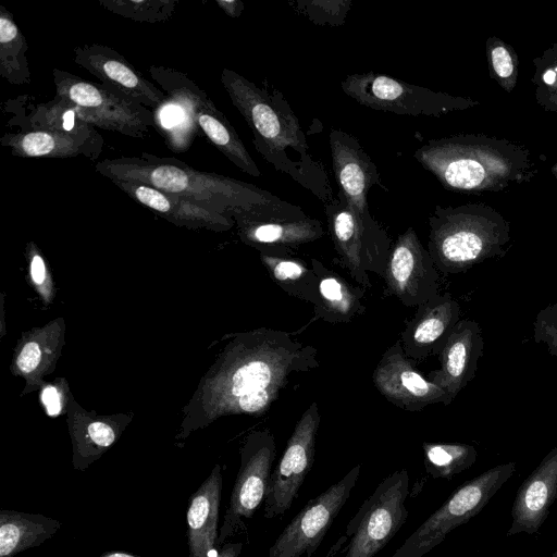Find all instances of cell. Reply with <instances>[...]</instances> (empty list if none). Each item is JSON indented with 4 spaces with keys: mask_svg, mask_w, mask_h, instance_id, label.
<instances>
[{
    "mask_svg": "<svg viewBox=\"0 0 557 557\" xmlns=\"http://www.w3.org/2000/svg\"><path fill=\"white\" fill-rule=\"evenodd\" d=\"M318 354L314 346L282 330L260 327L240 335L226 356L221 375V409L265 413L293 380L319 368Z\"/></svg>",
    "mask_w": 557,
    "mask_h": 557,
    "instance_id": "1",
    "label": "cell"
},
{
    "mask_svg": "<svg viewBox=\"0 0 557 557\" xmlns=\"http://www.w3.org/2000/svg\"><path fill=\"white\" fill-rule=\"evenodd\" d=\"M221 83L251 129L256 150L276 170L289 175L324 205L334 194L323 165L310 153L298 117L284 96L258 86L234 70L223 69Z\"/></svg>",
    "mask_w": 557,
    "mask_h": 557,
    "instance_id": "2",
    "label": "cell"
},
{
    "mask_svg": "<svg viewBox=\"0 0 557 557\" xmlns=\"http://www.w3.org/2000/svg\"><path fill=\"white\" fill-rule=\"evenodd\" d=\"M413 157L444 188L467 195L504 191L539 173L527 146L481 133L431 139Z\"/></svg>",
    "mask_w": 557,
    "mask_h": 557,
    "instance_id": "3",
    "label": "cell"
},
{
    "mask_svg": "<svg viewBox=\"0 0 557 557\" xmlns=\"http://www.w3.org/2000/svg\"><path fill=\"white\" fill-rule=\"evenodd\" d=\"M95 169L111 182L145 184L230 218L234 212L272 213L296 208L252 184L198 171L175 158L143 152L140 156L104 159L97 162Z\"/></svg>",
    "mask_w": 557,
    "mask_h": 557,
    "instance_id": "4",
    "label": "cell"
},
{
    "mask_svg": "<svg viewBox=\"0 0 557 557\" xmlns=\"http://www.w3.org/2000/svg\"><path fill=\"white\" fill-rule=\"evenodd\" d=\"M428 250L438 272L458 274L506 253L510 224L483 202L436 206L429 218Z\"/></svg>",
    "mask_w": 557,
    "mask_h": 557,
    "instance_id": "5",
    "label": "cell"
},
{
    "mask_svg": "<svg viewBox=\"0 0 557 557\" xmlns=\"http://www.w3.org/2000/svg\"><path fill=\"white\" fill-rule=\"evenodd\" d=\"M55 97L66 100L82 122L104 131L145 138L156 129L154 114L148 108L102 84H95L54 67Z\"/></svg>",
    "mask_w": 557,
    "mask_h": 557,
    "instance_id": "6",
    "label": "cell"
},
{
    "mask_svg": "<svg viewBox=\"0 0 557 557\" xmlns=\"http://www.w3.org/2000/svg\"><path fill=\"white\" fill-rule=\"evenodd\" d=\"M324 208L335 250L354 280L370 287V274L384 278L392 250L385 230L370 212L358 213L339 190Z\"/></svg>",
    "mask_w": 557,
    "mask_h": 557,
    "instance_id": "7",
    "label": "cell"
},
{
    "mask_svg": "<svg viewBox=\"0 0 557 557\" xmlns=\"http://www.w3.org/2000/svg\"><path fill=\"white\" fill-rule=\"evenodd\" d=\"M341 88L361 106L403 115L441 116L480 104L470 97L434 91L373 71L347 75Z\"/></svg>",
    "mask_w": 557,
    "mask_h": 557,
    "instance_id": "8",
    "label": "cell"
},
{
    "mask_svg": "<svg viewBox=\"0 0 557 557\" xmlns=\"http://www.w3.org/2000/svg\"><path fill=\"white\" fill-rule=\"evenodd\" d=\"M515 471V461L500 463L460 485L392 557H423L448 533L476 516Z\"/></svg>",
    "mask_w": 557,
    "mask_h": 557,
    "instance_id": "9",
    "label": "cell"
},
{
    "mask_svg": "<svg viewBox=\"0 0 557 557\" xmlns=\"http://www.w3.org/2000/svg\"><path fill=\"white\" fill-rule=\"evenodd\" d=\"M409 474L406 469L386 476L350 520V536L344 557H373L405 524L408 510Z\"/></svg>",
    "mask_w": 557,
    "mask_h": 557,
    "instance_id": "10",
    "label": "cell"
},
{
    "mask_svg": "<svg viewBox=\"0 0 557 557\" xmlns=\"http://www.w3.org/2000/svg\"><path fill=\"white\" fill-rule=\"evenodd\" d=\"M274 435L269 430L251 433L242 448L240 467L228 507L219 530L218 547L235 535L264 502L275 459Z\"/></svg>",
    "mask_w": 557,
    "mask_h": 557,
    "instance_id": "11",
    "label": "cell"
},
{
    "mask_svg": "<svg viewBox=\"0 0 557 557\" xmlns=\"http://www.w3.org/2000/svg\"><path fill=\"white\" fill-rule=\"evenodd\" d=\"M361 471L351 468L339 481L309 500L283 529L268 557L311 556L346 504Z\"/></svg>",
    "mask_w": 557,
    "mask_h": 557,
    "instance_id": "12",
    "label": "cell"
},
{
    "mask_svg": "<svg viewBox=\"0 0 557 557\" xmlns=\"http://www.w3.org/2000/svg\"><path fill=\"white\" fill-rule=\"evenodd\" d=\"M319 405L313 401L297 421L285 450L271 473L264 498V517L268 519L284 515L310 472L320 426Z\"/></svg>",
    "mask_w": 557,
    "mask_h": 557,
    "instance_id": "13",
    "label": "cell"
},
{
    "mask_svg": "<svg viewBox=\"0 0 557 557\" xmlns=\"http://www.w3.org/2000/svg\"><path fill=\"white\" fill-rule=\"evenodd\" d=\"M148 73L165 95L163 104L153 112L156 131L163 136L171 150H187L199 128L196 123L197 109L208 95L177 70L150 65Z\"/></svg>",
    "mask_w": 557,
    "mask_h": 557,
    "instance_id": "14",
    "label": "cell"
},
{
    "mask_svg": "<svg viewBox=\"0 0 557 557\" xmlns=\"http://www.w3.org/2000/svg\"><path fill=\"white\" fill-rule=\"evenodd\" d=\"M384 280L407 307L417 308L440 294V272L413 227L400 234L392 247Z\"/></svg>",
    "mask_w": 557,
    "mask_h": 557,
    "instance_id": "15",
    "label": "cell"
},
{
    "mask_svg": "<svg viewBox=\"0 0 557 557\" xmlns=\"http://www.w3.org/2000/svg\"><path fill=\"white\" fill-rule=\"evenodd\" d=\"M372 382L376 391L394 406L407 411H421L435 404L450 405L449 395L424 377L412 364L400 341L389 346L379 360Z\"/></svg>",
    "mask_w": 557,
    "mask_h": 557,
    "instance_id": "16",
    "label": "cell"
},
{
    "mask_svg": "<svg viewBox=\"0 0 557 557\" xmlns=\"http://www.w3.org/2000/svg\"><path fill=\"white\" fill-rule=\"evenodd\" d=\"M75 64L98 78L107 88L153 112L164 102V92L149 82L116 50L100 44H84L73 51Z\"/></svg>",
    "mask_w": 557,
    "mask_h": 557,
    "instance_id": "17",
    "label": "cell"
},
{
    "mask_svg": "<svg viewBox=\"0 0 557 557\" xmlns=\"http://www.w3.org/2000/svg\"><path fill=\"white\" fill-rule=\"evenodd\" d=\"M242 238L261 249L286 250L320 239L322 223L304 213L301 208L288 212L231 214Z\"/></svg>",
    "mask_w": 557,
    "mask_h": 557,
    "instance_id": "18",
    "label": "cell"
},
{
    "mask_svg": "<svg viewBox=\"0 0 557 557\" xmlns=\"http://www.w3.org/2000/svg\"><path fill=\"white\" fill-rule=\"evenodd\" d=\"M0 145L21 158H73L84 156L95 161L102 152L104 140L89 125L77 132L55 129L5 133Z\"/></svg>",
    "mask_w": 557,
    "mask_h": 557,
    "instance_id": "19",
    "label": "cell"
},
{
    "mask_svg": "<svg viewBox=\"0 0 557 557\" xmlns=\"http://www.w3.org/2000/svg\"><path fill=\"white\" fill-rule=\"evenodd\" d=\"M329 139L339 191L358 213L364 215L369 212L368 193L372 186L381 183L377 166L355 136L333 128Z\"/></svg>",
    "mask_w": 557,
    "mask_h": 557,
    "instance_id": "20",
    "label": "cell"
},
{
    "mask_svg": "<svg viewBox=\"0 0 557 557\" xmlns=\"http://www.w3.org/2000/svg\"><path fill=\"white\" fill-rule=\"evenodd\" d=\"M460 319V306L449 294L418 306L399 339L405 355L411 360L440 355Z\"/></svg>",
    "mask_w": 557,
    "mask_h": 557,
    "instance_id": "21",
    "label": "cell"
},
{
    "mask_svg": "<svg viewBox=\"0 0 557 557\" xmlns=\"http://www.w3.org/2000/svg\"><path fill=\"white\" fill-rule=\"evenodd\" d=\"M483 345L480 324L470 319H460L438 355L441 368L429 372L426 379L454 400L474 377Z\"/></svg>",
    "mask_w": 557,
    "mask_h": 557,
    "instance_id": "22",
    "label": "cell"
},
{
    "mask_svg": "<svg viewBox=\"0 0 557 557\" xmlns=\"http://www.w3.org/2000/svg\"><path fill=\"white\" fill-rule=\"evenodd\" d=\"M557 498V446L550 449L518 490L507 535L533 534Z\"/></svg>",
    "mask_w": 557,
    "mask_h": 557,
    "instance_id": "23",
    "label": "cell"
},
{
    "mask_svg": "<svg viewBox=\"0 0 557 557\" xmlns=\"http://www.w3.org/2000/svg\"><path fill=\"white\" fill-rule=\"evenodd\" d=\"M221 492L222 474L216 465L188 503L186 522L189 557H218Z\"/></svg>",
    "mask_w": 557,
    "mask_h": 557,
    "instance_id": "24",
    "label": "cell"
},
{
    "mask_svg": "<svg viewBox=\"0 0 557 557\" xmlns=\"http://www.w3.org/2000/svg\"><path fill=\"white\" fill-rule=\"evenodd\" d=\"M136 202L165 219L182 225L206 226L215 230H227L233 225L230 216L200 206L189 199L161 191L140 183L112 182Z\"/></svg>",
    "mask_w": 557,
    "mask_h": 557,
    "instance_id": "25",
    "label": "cell"
},
{
    "mask_svg": "<svg viewBox=\"0 0 557 557\" xmlns=\"http://www.w3.org/2000/svg\"><path fill=\"white\" fill-rule=\"evenodd\" d=\"M311 265L319 277L318 298L313 305L317 319L330 323H346L364 312L361 288L350 285L314 258L311 259Z\"/></svg>",
    "mask_w": 557,
    "mask_h": 557,
    "instance_id": "26",
    "label": "cell"
},
{
    "mask_svg": "<svg viewBox=\"0 0 557 557\" xmlns=\"http://www.w3.org/2000/svg\"><path fill=\"white\" fill-rule=\"evenodd\" d=\"M62 522L44 516L16 510H0V557L37 547L50 540Z\"/></svg>",
    "mask_w": 557,
    "mask_h": 557,
    "instance_id": "27",
    "label": "cell"
},
{
    "mask_svg": "<svg viewBox=\"0 0 557 557\" xmlns=\"http://www.w3.org/2000/svg\"><path fill=\"white\" fill-rule=\"evenodd\" d=\"M196 123L205 136L239 170L253 177L261 172L226 116L208 96L198 107Z\"/></svg>",
    "mask_w": 557,
    "mask_h": 557,
    "instance_id": "28",
    "label": "cell"
},
{
    "mask_svg": "<svg viewBox=\"0 0 557 557\" xmlns=\"http://www.w3.org/2000/svg\"><path fill=\"white\" fill-rule=\"evenodd\" d=\"M260 259L271 280L286 294L314 305L319 277L312 265L289 256L286 250L261 249Z\"/></svg>",
    "mask_w": 557,
    "mask_h": 557,
    "instance_id": "29",
    "label": "cell"
},
{
    "mask_svg": "<svg viewBox=\"0 0 557 557\" xmlns=\"http://www.w3.org/2000/svg\"><path fill=\"white\" fill-rule=\"evenodd\" d=\"M28 46L12 13L0 5V75L12 85L30 82Z\"/></svg>",
    "mask_w": 557,
    "mask_h": 557,
    "instance_id": "30",
    "label": "cell"
},
{
    "mask_svg": "<svg viewBox=\"0 0 557 557\" xmlns=\"http://www.w3.org/2000/svg\"><path fill=\"white\" fill-rule=\"evenodd\" d=\"M426 472L434 479H450L469 469L478 458L476 449L469 444H422Z\"/></svg>",
    "mask_w": 557,
    "mask_h": 557,
    "instance_id": "31",
    "label": "cell"
},
{
    "mask_svg": "<svg viewBox=\"0 0 557 557\" xmlns=\"http://www.w3.org/2000/svg\"><path fill=\"white\" fill-rule=\"evenodd\" d=\"M104 10L122 17L141 22L160 23L170 20L176 11V0H99Z\"/></svg>",
    "mask_w": 557,
    "mask_h": 557,
    "instance_id": "32",
    "label": "cell"
},
{
    "mask_svg": "<svg viewBox=\"0 0 557 557\" xmlns=\"http://www.w3.org/2000/svg\"><path fill=\"white\" fill-rule=\"evenodd\" d=\"M532 63L535 100L544 111L557 113V42L534 58Z\"/></svg>",
    "mask_w": 557,
    "mask_h": 557,
    "instance_id": "33",
    "label": "cell"
},
{
    "mask_svg": "<svg viewBox=\"0 0 557 557\" xmlns=\"http://www.w3.org/2000/svg\"><path fill=\"white\" fill-rule=\"evenodd\" d=\"M490 76L506 92H511L518 81V55L512 46L496 36L485 42Z\"/></svg>",
    "mask_w": 557,
    "mask_h": 557,
    "instance_id": "34",
    "label": "cell"
},
{
    "mask_svg": "<svg viewBox=\"0 0 557 557\" xmlns=\"http://www.w3.org/2000/svg\"><path fill=\"white\" fill-rule=\"evenodd\" d=\"M293 9L317 25L342 26L352 5L350 0H297Z\"/></svg>",
    "mask_w": 557,
    "mask_h": 557,
    "instance_id": "35",
    "label": "cell"
},
{
    "mask_svg": "<svg viewBox=\"0 0 557 557\" xmlns=\"http://www.w3.org/2000/svg\"><path fill=\"white\" fill-rule=\"evenodd\" d=\"M533 339L557 357V301L541 309L533 322Z\"/></svg>",
    "mask_w": 557,
    "mask_h": 557,
    "instance_id": "36",
    "label": "cell"
},
{
    "mask_svg": "<svg viewBox=\"0 0 557 557\" xmlns=\"http://www.w3.org/2000/svg\"><path fill=\"white\" fill-rule=\"evenodd\" d=\"M87 440L91 443V461L97 454L110 447L115 441L114 430L104 422H92L87 428Z\"/></svg>",
    "mask_w": 557,
    "mask_h": 557,
    "instance_id": "37",
    "label": "cell"
},
{
    "mask_svg": "<svg viewBox=\"0 0 557 557\" xmlns=\"http://www.w3.org/2000/svg\"><path fill=\"white\" fill-rule=\"evenodd\" d=\"M41 359V350L37 343L29 342L24 345L17 357V367L22 372L28 373L37 368Z\"/></svg>",
    "mask_w": 557,
    "mask_h": 557,
    "instance_id": "38",
    "label": "cell"
},
{
    "mask_svg": "<svg viewBox=\"0 0 557 557\" xmlns=\"http://www.w3.org/2000/svg\"><path fill=\"white\" fill-rule=\"evenodd\" d=\"M41 401L49 416H57L61 411L60 394L54 386H47L42 389Z\"/></svg>",
    "mask_w": 557,
    "mask_h": 557,
    "instance_id": "39",
    "label": "cell"
},
{
    "mask_svg": "<svg viewBox=\"0 0 557 557\" xmlns=\"http://www.w3.org/2000/svg\"><path fill=\"white\" fill-rule=\"evenodd\" d=\"M215 3L231 17H239L244 11V3L239 0H216Z\"/></svg>",
    "mask_w": 557,
    "mask_h": 557,
    "instance_id": "40",
    "label": "cell"
},
{
    "mask_svg": "<svg viewBox=\"0 0 557 557\" xmlns=\"http://www.w3.org/2000/svg\"><path fill=\"white\" fill-rule=\"evenodd\" d=\"M30 275L36 284H41L46 277V268L42 258L34 255L30 262Z\"/></svg>",
    "mask_w": 557,
    "mask_h": 557,
    "instance_id": "41",
    "label": "cell"
},
{
    "mask_svg": "<svg viewBox=\"0 0 557 557\" xmlns=\"http://www.w3.org/2000/svg\"><path fill=\"white\" fill-rule=\"evenodd\" d=\"M243 548L242 543H225L218 557H238Z\"/></svg>",
    "mask_w": 557,
    "mask_h": 557,
    "instance_id": "42",
    "label": "cell"
},
{
    "mask_svg": "<svg viewBox=\"0 0 557 557\" xmlns=\"http://www.w3.org/2000/svg\"><path fill=\"white\" fill-rule=\"evenodd\" d=\"M100 557H138V556L129 554V553H125V552L112 550V552H107V553L102 554Z\"/></svg>",
    "mask_w": 557,
    "mask_h": 557,
    "instance_id": "43",
    "label": "cell"
},
{
    "mask_svg": "<svg viewBox=\"0 0 557 557\" xmlns=\"http://www.w3.org/2000/svg\"><path fill=\"white\" fill-rule=\"evenodd\" d=\"M552 175L557 180V162L550 169Z\"/></svg>",
    "mask_w": 557,
    "mask_h": 557,
    "instance_id": "44",
    "label": "cell"
},
{
    "mask_svg": "<svg viewBox=\"0 0 557 557\" xmlns=\"http://www.w3.org/2000/svg\"><path fill=\"white\" fill-rule=\"evenodd\" d=\"M552 557H557V550L552 555Z\"/></svg>",
    "mask_w": 557,
    "mask_h": 557,
    "instance_id": "45",
    "label": "cell"
}]
</instances>
